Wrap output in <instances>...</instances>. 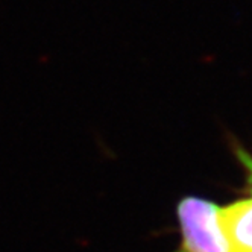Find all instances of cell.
<instances>
[{"label":"cell","mask_w":252,"mask_h":252,"mask_svg":"<svg viewBox=\"0 0 252 252\" xmlns=\"http://www.w3.org/2000/svg\"><path fill=\"white\" fill-rule=\"evenodd\" d=\"M181 246L176 252H234L220 222V207L199 196L178 204Z\"/></svg>","instance_id":"1"},{"label":"cell","mask_w":252,"mask_h":252,"mask_svg":"<svg viewBox=\"0 0 252 252\" xmlns=\"http://www.w3.org/2000/svg\"><path fill=\"white\" fill-rule=\"evenodd\" d=\"M239 159L240 163L243 164V167L246 169V175H248V183H249V190H251V194H252V157L245 152V151H239Z\"/></svg>","instance_id":"3"},{"label":"cell","mask_w":252,"mask_h":252,"mask_svg":"<svg viewBox=\"0 0 252 252\" xmlns=\"http://www.w3.org/2000/svg\"><path fill=\"white\" fill-rule=\"evenodd\" d=\"M220 222L234 252H252V194L220 207Z\"/></svg>","instance_id":"2"}]
</instances>
